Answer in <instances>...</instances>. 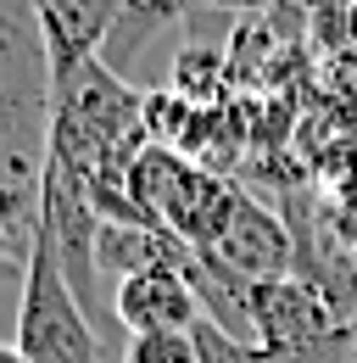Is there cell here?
Here are the masks:
<instances>
[{
  "label": "cell",
  "mask_w": 357,
  "mask_h": 363,
  "mask_svg": "<svg viewBox=\"0 0 357 363\" xmlns=\"http://www.w3.org/2000/svg\"><path fill=\"white\" fill-rule=\"evenodd\" d=\"M17 347L28 363H101V335L89 324L79 291L67 285L50 229L34 224L23 257V302H17Z\"/></svg>",
  "instance_id": "1"
},
{
  "label": "cell",
  "mask_w": 357,
  "mask_h": 363,
  "mask_svg": "<svg viewBox=\"0 0 357 363\" xmlns=\"http://www.w3.org/2000/svg\"><path fill=\"white\" fill-rule=\"evenodd\" d=\"M207 257H212L229 279H240V285H273V279H290L296 246H290V229L279 224V213H268L263 201H251V196L240 190V207H234L223 240Z\"/></svg>",
  "instance_id": "2"
},
{
  "label": "cell",
  "mask_w": 357,
  "mask_h": 363,
  "mask_svg": "<svg viewBox=\"0 0 357 363\" xmlns=\"http://www.w3.org/2000/svg\"><path fill=\"white\" fill-rule=\"evenodd\" d=\"M50 56V84H62L67 73H79L84 62H101L118 23H123V0H34Z\"/></svg>",
  "instance_id": "3"
},
{
  "label": "cell",
  "mask_w": 357,
  "mask_h": 363,
  "mask_svg": "<svg viewBox=\"0 0 357 363\" xmlns=\"http://www.w3.org/2000/svg\"><path fill=\"white\" fill-rule=\"evenodd\" d=\"M112 313L129 335H168V330H196L207 308L190 285V274L178 269H151V274H129L112 285Z\"/></svg>",
  "instance_id": "4"
},
{
  "label": "cell",
  "mask_w": 357,
  "mask_h": 363,
  "mask_svg": "<svg viewBox=\"0 0 357 363\" xmlns=\"http://www.w3.org/2000/svg\"><path fill=\"white\" fill-rule=\"evenodd\" d=\"M95 263L101 274H151V269H178L190 274L196 269V252L178 240L168 224H134V218H106L101 235H95Z\"/></svg>",
  "instance_id": "5"
},
{
  "label": "cell",
  "mask_w": 357,
  "mask_h": 363,
  "mask_svg": "<svg viewBox=\"0 0 357 363\" xmlns=\"http://www.w3.org/2000/svg\"><path fill=\"white\" fill-rule=\"evenodd\" d=\"M178 11H190V0H123V23H118V34H112V45H106V67H118V62H129L134 50L145 45L162 23H174Z\"/></svg>",
  "instance_id": "6"
},
{
  "label": "cell",
  "mask_w": 357,
  "mask_h": 363,
  "mask_svg": "<svg viewBox=\"0 0 357 363\" xmlns=\"http://www.w3.org/2000/svg\"><path fill=\"white\" fill-rule=\"evenodd\" d=\"M123 363H201V352L190 330H168V335H129Z\"/></svg>",
  "instance_id": "7"
},
{
  "label": "cell",
  "mask_w": 357,
  "mask_h": 363,
  "mask_svg": "<svg viewBox=\"0 0 357 363\" xmlns=\"http://www.w3.org/2000/svg\"><path fill=\"white\" fill-rule=\"evenodd\" d=\"M190 6H223V11H240V6H263V0H190Z\"/></svg>",
  "instance_id": "8"
},
{
  "label": "cell",
  "mask_w": 357,
  "mask_h": 363,
  "mask_svg": "<svg viewBox=\"0 0 357 363\" xmlns=\"http://www.w3.org/2000/svg\"><path fill=\"white\" fill-rule=\"evenodd\" d=\"M0 363H28V358H23V347H17V341H0Z\"/></svg>",
  "instance_id": "9"
},
{
  "label": "cell",
  "mask_w": 357,
  "mask_h": 363,
  "mask_svg": "<svg viewBox=\"0 0 357 363\" xmlns=\"http://www.w3.org/2000/svg\"><path fill=\"white\" fill-rule=\"evenodd\" d=\"M6 257H17V240H11V235H6V224H0V263H6Z\"/></svg>",
  "instance_id": "10"
}]
</instances>
